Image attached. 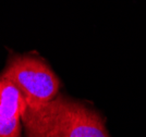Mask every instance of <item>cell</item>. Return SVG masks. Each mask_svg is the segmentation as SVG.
<instances>
[{
	"label": "cell",
	"mask_w": 146,
	"mask_h": 137,
	"mask_svg": "<svg viewBox=\"0 0 146 137\" xmlns=\"http://www.w3.org/2000/svg\"><path fill=\"white\" fill-rule=\"evenodd\" d=\"M13 83L23 96L26 107H37L59 95L60 81L49 66L32 56H13L0 75Z\"/></svg>",
	"instance_id": "obj_2"
},
{
	"label": "cell",
	"mask_w": 146,
	"mask_h": 137,
	"mask_svg": "<svg viewBox=\"0 0 146 137\" xmlns=\"http://www.w3.org/2000/svg\"><path fill=\"white\" fill-rule=\"evenodd\" d=\"M26 103L19 88L0 76V137H21Z\"/></svg>",
	"instance_id": "obj_3"
},
{
	"label": "cell",
	"mask_w": 146,
	"mask_h": 137,
	"mask_svg": "<svg viewBox=\"0 0 146 137\" xmlns=\"http://www.w3.org/2000/svg\"><path fill=\"white\" fill-rule=\"evenodd\" d=\"M25 137H110L103 118L84 103L58 95L21 116Z\"/></svg>",
	"instance_id": "obj_1"
}]
</instances>
